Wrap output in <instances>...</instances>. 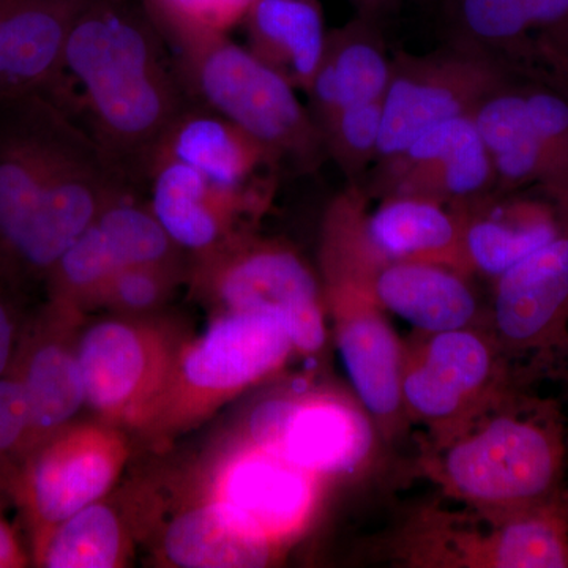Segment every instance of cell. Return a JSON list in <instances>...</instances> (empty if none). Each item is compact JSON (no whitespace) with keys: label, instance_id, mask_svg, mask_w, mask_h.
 I'll return each mask as SVG.
<instances>
[{"label":"cell","instance_id":"cb8c5ba5","mask_svg":"<svg viewBox=\"0 0 568 568\" xmlns=\"http://www.w3.org/2000/svg\"><path fill=\"white\" fill-rule=\"evenodd\" d=\"M383 37L375 18L361 17L325 37L323 58L306 92L316 122L353 104L379 102L390 81Z\"/></svg>","mask_w":568,"mask_h":568},{"label":"cell","instance_id":"d4e9b609","mask_svg":"<svg viewBox=\"0 0 568 568\" xmlns=\"http://www.w3.org/2000/svg\"><path fill=\"white\" fill-rule=\"evenodd\" d=\"M159 159L175 160L230 186L252 185L261 168L278 164L241 126L194 100L163 138L155 155Z\"/></svg>","mask_w":568,"mask_h":568},{"label":"cell","instance_id":"7402d4cb","mask_svg":"<svg viewBox=\"0 0 568 568\" xmlns=\"http://www.w3.org/2000/svg\"><path fill=\"white\" fill-rule=\"evenodd\" d=\"M473 280L447 265L388 263L362 284L388 315L405 321L414 332L435 334L488 327V301Z\"/></svg>","mask_w":568,"mask_h":568},{"label":"cell","instance_id":"4316f807","mask_svg":"<svg viewBox=\"0 0 568 568\" xmlns=\"http://www.w3.org/2000/svg\"><path fill=\"white\" fill-rule=\"evenodd\" d=\"M133 529L125 508L103 497L33 538V562L44 568L125 567Z\"/></svg>","mask_w":568,"mask_h":568},{"label":"cell","instance_id":"f1b7e54d","mask_svg":"<svg viewBox=\"0 0 568 568\" xmlns=\"http://www.w3.org/2000/svg\"><path fill=\"white\" fill-rule=\"evenodd\" d=\"M171 51L227 36L244 22L254 0H140Z\"/></svg>","mask_w":568,"mask_h":568},{"label":"cell","instance_id":"6da1fadb","mask_svg":"<svg viewBox=\"0 0 568 568\" xmlns=\"http://www.w3.org/2000/svg\"><path fill=\"white\" fill-rule=\"evenodd\" d=\"M168 50L140 0H92L48 95L130 185L148 181L163 138L193 103Z\"/></svg>","mask_w":568,"mask_h":568},{"label":"cell","instance_id":"7a4b0ae2","mask_svg":"<svg viewBox=\"0 0 568 568\" xmlns=\"http://www.w3.org/2000/svg\"><path fill=\"white\" fill-rule=\"evenodd\" d=\"M132 185L43 93L0 102V254L26 274L55 261Z\"/></svg>","mask_w":568,"mask_h":568},{"label":"cell","instance_id":"52a82bcc","mask_svg":"<svg viewBox=\"0 0 568 568\" xmlns=\"http://www.w3.org/2000/svg\"><path fill=\"white\" fill-rule=\"evenodd\" d=\"M402 403L409 425L440 444L518 384L515 362L488 327L413 332L403 339Z\"/></svg>","mask_w":568,"mask_h":568},{"label":"cell","instance_id":"3957f363","mask_svg":"<svg viewBox=\"0 0 568 568\" xmlns=\"http://www.w3.org/2000/svg\"><path fill=\"white\" fill-rule=\"evenodd\" d=\"M567 459L560 406L518 384L450 439L418 440L413 473L466 508L507 517L562 495Z\"/></svg>","mask_w":568,"mask_h":568},{"label":"cell","instance_id":"8992f818","mask_svg":"<svg viewBox=\"0 0 568 568\" xmlns=\"http://www.w3.org/2000/svg\"><path fill=\"white\" fill-rule=\"evenodd\" d=\"M384 552L414 568H568V488L507 517L439 504L417 508L387 538Z\"/></svg>","mask_w":568,"mask_h":568},{"label":"cell","instance_id":"e575fe53","mask_svg":"<svg viewBox=\"0 0 568 568\" xmlns=\"http://www.w3.org/2000/svg\"><path fill=\"white\" fill-rule=\"evenodd\" d=\"M17 353V331L9 305L0 295V376L10 368Z\"/></svg>","mask_w":568,"mask_h":568},{"label":"cell","instance_id":"5b68a950","mask_svg":"<svg viewBox=\"0 0 568 568\" xmlns=\"http://www.w3.org/2000/svg\"><path fill=\"white\" fill-rule=\"evenodd\" d=\"M173 52L186 92L263 144L276 163L316 168L325 155L323 133L298 102L294 85L227 36Z\"/></svg>","mask_w":568,"mask_h":568},{"label":"cell","instance_id":"836d02e7","mask_svg":"<svg viewBox=\"0 0 568 568\" xmlns=\"http://www.w3.org/2000/svg\"><path fill=\"white\" fill-rule=\"evenodd\" d=\"M29 558L26 555L20 538L6 518L0 515V568H21L28 566Z\"/></svg>","mask_w":568,"mask_h":568},{"label":"cell","instance_id":"603a6c76","mask_svg":"<svg viewBox=\"0 0 568 568\" xmlns=\"http://www.w3.org/2000/svg\"><path fill=\"white\" fill-rule=\"evenodd\" d=\"M284 551L233 510L204 495L168 519L159 538L160 559L181 568L267 567Z\"/></svg>","mask_w":568,"mask_h":568},{"label":"cell","instance_id":"30bf717a","mask_svg":"<svg viewBox=\"0 0 568 568\" xmlns=\"http://www.w3.org/2000/svg\"><path fill=\"white\" fill-rule=\"evenodd\" d=\"M181 336L149 316L92 325L77 342L88 405L100 420L141 432L162 396Z\"/></svg>","mask_w":568,"mask_h":568},{"label":"cell","instance_id":"83f0119b","mask_svg":"<svg viewBox=\"0 0 568 568\" xmlns=\"http://www.w3.org/2000/svg\"><path fill=\"white\" fill-rule=\"evenodd\" d=\"M473 119L491 160L496 192L540 189V145L521 84L508 82L489 93Z\"/></svg>","mask_w":568,"mask_h":568},{"label":"cell","instance_id":"ffe728a7","mask_svg":"<svg viewBox=\"0 0 568 568\" xmlns=\"http://www.w3.org/2000/svg\"><path fill=\"white\" fill-rule=\"evenodd\" d=\"M92 0H0V102L50 95L74 21Z\"/></svg>","mask_w":568,"mask_h":568},{"label":"cell","instance_id":"44dd1931","mask_svg":"<svg viewBox=\"0 0 568 568\" xmlns=\"http://www.w3.org/2000/svg\"><path fill=\"white\" fill-rule=\"evenodd\" d=\"M467 274L497 276L562 233V216L547 196L491 193L458 207Z\"/></svg>","mask_w":568,"mask_h":568},{"label":"cell","instance_id":"9a60e30c","mask_svg":"<svg viewBox=\"0 0 568 568\" xmlns=\"http://www.w3.org/2000/svg\"><path fill=\"white\" fill-rule=\"evenodd\" d=\"M514 82L487 61L452 47L428 55H398L383 97L379 159H394L426 130L473 115L496 89Z\"/></svg>","mask_w":568,"mask_h":568},{"label":"cell","instance_id":"1f68e13d","mask_svg":"<svg viewBox=\"0 0 568 568\" xmlns=\"http://www.w3.org/2000/svg\"><path fill=\"white\" fill-rule=\"evenodd\" d=\"M178 280L179 263L126 265L104 284L93 306L119 316H149L170 297Z\"/></svg>","mask_w":568,"mask_h":568},{"label":"cell","instance_id":"8fae6325","mask_svg":"<svg viewBox=\"0 0 568 568\" xmlns=\"http://www.w3.org/2000/svg\"><path fill=\"white\" fill-rule=\"evenodd\" d=\"M452 47L568 102V0H448Z\"/></svg>","mask_w":568,"mask_h":568},{"label":"cell","instance_id":"484cf974","mask_svg":"<svg viewBox=\"0 0 568 568\" xmlns=\"http://www.w3.org/2000/svg\"><path fill=\"white\" fill-rule=\"evenodd\" d=\"M242 24L246 48L294 89L308 92L327 37L317 0H254Z\"/></svg>","mask_w":568,"mask_h":568},{"label":"cell","instance_id":"d6a6232c","mask_svg":"<svg viewBox=\"0 0 568 568\" xmlns=\"http://www.w3.org/2000/svg\"><path fill=\"white\" fill-rule=\"evenodd\" d=\"M31 433V407L24 384L13 365L0 376V457L24 455Z\"/></svg>","mask_w":568,"mask_h":568},{"label":"cell","instance_id":"4dcf8cb0","mask_svg":"<svg viewBox=\"0 0 568 568\" xmlns=\"http://www.w3.org/2000/svg\"><path fill=\"white\" fill-rule=\"evenodd\" d=\"M316 123L323 133L325 152L351 178L379 159L383 100L342 108Z\"/></svg>","mask_w":568,"mask_h":568},{"label":"cell","instance_id":"2e32d148","mask_svg":"<svg viewBox=\"0 0 568 568\" xmlns=\"http://www.w3.org/2000/svg\"><path fill=\"white\" fill-rule=\"evenodd\" d=\"M491 284L488 328L511 361L568 349V226Z\"/></svg>","mask_w":568,"mask_h":568},{"label":"cell","instance_id":"d590c367","mask_svg":"<svg viewBox=\"0 0 568 568\" xmlns=\"http://www.w3.org/2000/svg\"><path fill=\"white\" fill-rule=\"evenodd\" d=\"M351 2L357 7L358 11H361V14H364V17L379 20V17H383L384 13L392 10V7H395L399 0H351Z\"/></svg>","mask_w":568,"mask_h":568},{"label":"cell","instance_id":"277c9868","mask_svg":"<svg viewBox=\"0 0 568 568\" xmlns=\"http://www.w3.org/2000/svg\"><path fill=\"white\" fill-rule=\"evenodd\" d=\"M294 355L293 339L278 317L220 312L203 335L183 342L141 435L163 443L189 432L231 399L282 372Z\"/></svg>","mask_w":568,"mask_h":568},{"label":"cell","instance_id":"e0dca14e","mask_svg":"<svg viewBox=\"0 0 568 568\" xmlns=\"http://www.w3.org/2000/svg\"><path fill=\"white\" fill-rule=\"evenodd\" d=\"M148 182L153 215L171 241L197 260L248 234L246 226L267 204V186L223 185L170 159L155 160Z\"/></svg>","mask_w":568,"mask_h":568},{"label":"cell","instance_id":"ba28073f","mask_svg":"<svg viewBox=\"0 0 568 568\" xmlns=\"http://www.w3.org/2000/svg\"><path fill=\"white\" fill-rule=\"evenodd\" d=\"M239 435L325 484L364 473L383 440L354 394L324 386L265 395L246 413Z\"/></svg>","mask_w":568,"mask_h":568},{"label":"cell","instance_id":"ac0fdd59","mask_svg":"<svg viewBox=\"0 0 568 568\" xmlns=\"http://www.w3.org/2000/svg\"><path fill=\"white\" fill-rule=\"evenodd\" d=\"M381 196H416L462 207L496 192V178L473 115L426 130L406 151L384 160Z\"/></svg>","mask_w":568,"mask_h":568},{"label":"cell","instance_id":"f546056e","mask_svg":"<svg viewBox=\"0 0 568 568\" xmlns=\"http://www.w3.org/2000/svg\"><path fill=\"white\" fill-rule=\"evenodd\" d=\"M540 145V194L558 207L568 226V102L558 93L521 84Z\"/></svg>","mask_w":568,"mask_h":568},{"label":"cell","instance_id":"7c38bea8","mask_svg":"<svg viewBox=\"0 0 568 568\" xmlns=\"http://www.w3.org/2000/svg\"><path fill=\"white\" fill-rule=\"evenodd\" d=\"M129 457L123 429L100 418L67 425L26 454L13 489L31 540L110 495Z\"/></svg>","mask_w":568,"mask_h":568},{"label":"cell","instance_id":"5bb4252c","mask_svg":"<svg viewBox=\"0 0 568 568\" xmlns=\"http://www.w3.org/2000/svg\"><path fill=\"white\" fill-rule=\"evenodd\" d=\"M324 487L321 478L237 435L209 465L201 495L287 549L315 523Z\"/></svg>","mask_w":568,"mask_h":568},{"label":"cell","instance_id":"4fadbf2b","mask_svg":"<svg viewBox=\"0 0 568 568\" xmlns=\"http://www.w3.org/2000/svg\"><path fill=\"white\" fill-rule=\"evenodd\" d=\"M323 291L353 394L375 422L381 439L398 443L410 426L402 403L403 339L386 310L357 280L323 275Z\"/></svg>","mask_w":568,"mask_h":568},{"label":"cell","instance_id":"9c48e42d","mask_svg":"<svg viewBox=\"0 0 568 568\" xmlns=\"http://www.w3.org/2000/svg\"><path fill=\"white\" fill-rule=\"evenodd\" d=\"M197 261V284L222 312L278 317L297 355L323 357L328 336L323 284L291 246L245 234Z\"/></svg>","mask_w":568,"mask_h":568},{"label":"cell","instance_id":"d6986e66","mask_svg":"<svg viewBox=\"0 0 568 568\" xmlns=\"http://www.w3.org/2000/svg\"><path fill=\"white\" fill-rule=\"evenodd\" d=\"M78 317L80 312L51 304L47 321L17 346L11 365L24 384L31 407L24 455L73 424L81 407L88 405L77 342L71 335Z\"/></svg>","mask_w":568,"mask_h":568}]
</instances>
